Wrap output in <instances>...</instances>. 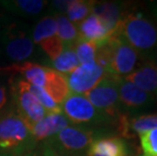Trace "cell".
Segmentation results:
<instances>
[{"label": "cell", "mask_w": 157, "mask_h": 156, "mask_svg": "<svg viewBox=\"0 0 157 156\" xmlns=\"http://www.w3.org/2000/svg\"><path fill=\"white\" fill-rule=\"evenodd\" d=\"M113 34L121 36L143 58H153L157 53V26L140 12L124 15Z\"/></svg>", "instance_id": "cell-1"}, {"label": "cell", "mask_w": 157, "mask_h": 156, "mask_svg": "<svg viewBox=\"0 0 157 156\" xmlns=\"http://www.w3.org/2000/svg\"><path fill=\"white\" fill-rule=\"evenodd\" d=\"M141 56L121 36L112 34L109 42L98 50L95 62L105 69L106 74L126 77L135 71Z\"/></svg>", "instance_id": "cell-2"}, {"label": "cell", "mask_w": 157, "mask_h": 156, "mask_svg": "<svg viewBox=\"0 0 157 156\" xmlns=\"http://www.w3.org/2000/svg\"><path fill=\"white\" fill-rule=\"evenodd\" d=\"M36 142L29 129L15 112L0 118V149L13 154L34 149Z\"/></svg>", "instance_id": "cell-3"}, {"label": "cell", "mask_w": 157, "mask_h": 156, "mask_svg": "<svg viewBox=\"0 0 157 156\" xmlns=\"http://www.w3.org/2000/svg\"><path fill=\"white\" fill-rule=\"evenodd\" d=\"M98 137V132L90 127L69 125L54 137L45 141L43 145L74 156L86 153L89 145Z\"/></svg>", "instance_id": "cell-4"}, {"label": "cell", "mask_w": 157, "mask_h": 156, "mask_svg": "<svg viewBox=\"0 0 157 156\" xmlns=\"http://www.w3.org/2000/svg\"><path fill=\"white\" fill-rule=\"evenodd\" d=\"M61 112L70 123L80 126L108 125L115 119L101 112L84 95L69 93L61 105Z\"/></svg>", "instance_id": "cell-5"}, {"label": "cell", "mask_w": 157, "mask_h": 156, "mask_svg": "<svg viewBox=\"0 0 157 156\" xmlns=\"http://www.w3.org/2000/svg\"><path fill=\"white\" fill-rule=\"evenodd\" d=\"M85 97L99 109L113 119L121 117V101L119 97L117 77L106 74L101 81L86 93Z\"/></svg>", "instance_id": "cell-6"}, {"label": "cell", "mask_w": 157, "mask_h": 156, "mask_svg": "<svg viewBox=\"0 0 157 156\" xmlns=\"http://www.w3.org/2000/svg\"><path fill=\"white\" fill-rule=\"evenodd\" d=\"M10 92L15 107V112L21 117L29 130L48 114L38 99L25 87L23 79L12 82Z\"/></svg>", "instance_id": "cell-7"}, {"label": "cell", "mask_w": 157, "mask_h": 156, "mask_svg": "<svg viewBox=\"0 0 157 156\" xmlns=\"http://www.w3.org/2000/svg\"><path fill=\"white\" fill-rule=\"evenodd\" d=\"M106 75L98 63L89 62L80 64L75 70L65 75L70 93L85 95Z\"/></svg>", "instance_id": "cell-8"}, {"label": "cell", "mask_w": 157, "mask_h": 156, "mask_svg": "<svg viewBox=\"0 0 157 156\" xmlns=\"http://www.w3.org/2000/svg\"><path fill=\"white\" fill-rule=\"evenodd\" d=\"M5 52L12 61L21 63L32 56L35 43L22 29L15 24L7 26L2 36Z\"/></svg>", "instance_id": "cell-9"}, {"label": "cell", "mask_w": 157, "mask_h": 156, "mask_svg": "<svg viewBox=\"0 0 157 156\" xmlns=\"http://www.w3.org/2000/svg\"><path fill=\"white\" fill-rule=\"evenodd\" d=\"M121 105L132 111L148 108L154 104V96L137 87L124 77H117Z\"/></svg>", "instance_id": "cell-10"}, {"label": "cell", "mask_w": 157, "mask_h": 156, "mask_svg": "<svg viewBox=\"0 0 157 156\" xmlns=\"http://www.w3.org/2000/svg\"><path fill=\"white\" fill-rule=\"evenodd\" d=\"M76 28L79 39L91 42L98 46V48L105 46L113 34L102 19L94 13L89 14L84 21L79 22Z\"/></svg>", "instance_id": "cell-11"}, {"label": "cell", "mask_w": 157, "mask_h": 156, "mask_svg": "<svg viewBox=\"0 0 157 156\" xmlns=\"http://www.w3.org/2000/svg\"><path fill=\"white\" fill-rule=\"evenodd\" d=\"M71 125L62 112H48L41 121L31 128L32 136L36 143L49 140L67 126Z\"/></svg>", "instance_id": "cell-12"}, {"label": "cell", "mask_w": 157, "mask_h": 156, "mask_svg": "<svg viewBox=\"0 0 157 156\" xmlns=\"http://www.w3.org/2000/svg\"><path fill=\"white\" fill-rule=\"evenodd\" d=\"M124 78L142 90L157 95V68L151 60L142 62L135 71Z\"/></svg>", "instance_id": "cell-13"}, {"label": "cell", "mask_w": 157, "mask_h": 156, "mask_svg": "<svg viewBox=\"0 0 157 156\" xmlns=\"http://www.w3.org/2000/svg\"><path fill=\"white\" fill-rule=\"evenodd\" d=\"M86 156H127L128 145L119 137L96 138L86 151Z\"/></svg>", "instance_id": "cell-14"}, {"label": "cell", "mask_w": 157, "mask_h": 156, "mask_svg": "<svg viewBox=\"0 0 157 156\" xmlns=\"http://www.w3.org/2000/svg\"><path fill=\"white\" fill-rule=\"evenodd\" d=\"M0 72L19 73L28 83L39 86V87H44L46 84L48 67H44L42 65L32 62H23L14 63L8 67L0 68Z\"/></svg>", "instance_id": "cell-15"}, {"label": "cell", "mask_w": 157, "mask_h": 156, "mask_svg": "<svg viewBox=\"0 0 157 156\" xmlns=\"http://www.w3.org/2000/svg\"><path fill=\"white\" fill-rule=\"evenodd\" d=\"M119 121V127L121 128V132L124 135H128L130 133L141 135L147 131L157 129V114L142 115L132 119H128L121 115Z\"/></svg>", "instance_id": "cell-16"}, {"label": "cell", "mask_w": 157, "mask_h": 156, "mask_svg": "<svg viewBox=\"0 0 157 156\" xmlns=\"http://www.w3.org/2000/svg\"><path fill=\"white\" fill-rule=\"evenodd\" d=\"M43 88L59 105H62L64 99L70 93L65 75L57 72L52 68H48L46 84Z\"/></svg>", "instance_id": "cell-17"}, {"label": "cell", "mask_w": 157, "mask_h": 156, "mask_svg": "<svg viewBox=\"0 0 157 156\" xmlns=\"http://www.w3.org/2000/svg\"><path fill=\"white\" fill-rule=\"evenodd\" d=\"M92 13H94L102 19V21L108 25L109 31L113 32L116 26L118 25L120 21L123 18V14L121 6L116 3H96L94 2L92 7Z\"/></svg>", "instance_id": "cell-18"}, {"label": "cell", "mask_w": 157, "mask_h": 156, "mask_svg": "<svg viewBox=\"0 0 157 156\" xmlns=\"http://www.w3.org/2000/svg\"><path fill=\"white\" fill-rule=\"evenodd\" d=\"M5 9L21 16H33L39 14L47 4L42 0H8L0 1Z\"/></svg>", "instance_id": "cell-19"}, {"label": "cell", "mask_w": 157, "mask_h": 156, "mask_svg": "<svg viewBox=\"0 0 157 156\" xmlns=\"http://www.w3.org/2000/svg\"><path fill=\"white\" fill-rule=\"evenodd\" d=\"M52 69L63 75H67L80 65L73 47H64L58 57L51 61Z\"/></svg>", "instance_id": "cell-20"}, {"label": "cell", "mask_w": 157, "mask_h": 156, "mask_svg": "<svg viewBox=\"0 0 157 156\" xmlns=\"http://www.w3.org/2000/svg\"><path fill=\"white\" fill-rule=\"evenodd\" d=\"M57 19V36L64 47H73L79 39L77 28L64 15H59Z\"/></svg>", "instance_id": "cell-21"}, {"label": "cell", "mask_w": 157, "mask_h": 156, "mask_svg": "<svg viewBox=\"0 0 157 156\" xmlns=\"http://www.w3.org/2000/svg\"><path fill=\"white\" fill-rule=\"evenodd\" d=\"M94 2L93 1H85V0H73L68 1L66 13L67 18L70 21L79 24L92 13V7Z\"/></svg>", "instance_id": "cell-22"}, {"label": "cell", "mask_w": 157, "mask_h": 156, "mask_svg": "<svg viewBox=\"0 0 157 156\" xmlns=\"http://www.w3.org/2000/svg\"><path fill=\"white\" fill-rule=\"evenodd\" d=\"M57 36V19L52 16H46L36 25L33 31V41L40 44L42 41Z\"/></svg>", "instance_id": "cell-23"}, {"label": "cell", "mask_w": 157, "mask_h": 156, "mask_svg": "<svg viewBox=\"0 0 157 156\" xmlns=\"http://www.w3.org/2000/svg\"><path fill=\"white\" fill-rule=\"evenodd\" d=\"M23 85H25V87L38 99L40 104L43 105V108L47 111V112H62L61 105H59L57 102H55L54 99L47 93L43 87H39V86L29 84L25 80H23Z\"/></svg>", "instance_id": "cell-24"}, {"label": "cell", "mask_w": 157, "mask_h": 156, "mask_svg": "<svg viewBox=\"0 0 157 156\" xmlns=\"http://www.w3.org/2000/svg\"><path fill=\"white\" fill-rule=\"evenodd\" d=\"M75 54L80 64L89 62H95L96 55H98V46L91 42L84 41V40L78 39L73 46Z\"/></svg>", "instance_id": "cell-25"}, {"label": "cell", "mask_w": 157, "mask_h": 156, "mask_svg": "<svg viewBox=\"0 0 157 156\" xmlns=\"http://www.w3.org/2000/svg\"><path fill=\"white\" fill-rule=\"evenodd\" d=\"M139 136L142 156H157V129L147 131Z\"/></svg>", "instance_id": "cell-26"}, {"label": "cell", "mask_w": 157, "mask_h": 156, "mask_svg": "<svg viewBox=\"0 0 157 156\" xmlns=\"http://www.w3.org/2000/svg\"><path fill=\"white\" fill-rule=\"evenodd\" d=\"M40 47L42 48V50L44 51L47 56L50 58V60L53 61L61 54V52L64 49L62 42L60 41V39L57 36H52L50 39L44 40L40 43Z\"/></svg>", "instance_id": "cell-27"}, {"label": "cell", "mask_w": 157, "mask_h": 156, "mask_svg": "<svg viewBox=\"0 0 157 156\" xmlns=\"http://www.w3.org/2000/svg\"><path fill=\"white\" fill-rule=\"evenodd\" d=\"M42 156H74V155H70L67 153H64V152L56 150V149L50 147V146L43 145Z\"/></svg>", "instance_id": "cell-28"}, {"label": "cell", "mask_w": 157, "mask_h": 156, "mask_svg": "<svg viewBox=\"0 0 157 156\" xmlns=\"http://www.w3.org/2000/svg\"><path fill=\"white\" fill-rule=\"evenodd\" d=\"M7 102V91L4 85L0 84V111L5 107Z\"/></svg>", "instance_id": "cell-29"}, {"label": "cell", "mask_w": 157, "mask_h": 156, "mask_svg": "<svg viewBox=\"0 0 157 156\" xmlns=\"http://www.w3.org/2000/svg\"><path fill=\"white\" fill-rule=\"evenodd\" d=\"M14 156H42L41 153L39 151H36V149H31V150H26V151H22L19 152V153L13 154Z\"/></svg>", "instance_id": "cell-30"}, {"label": "cell", "mask_w": 157, "mask_h": 156, "mask_svg": "<svg viewBox=\"0 0 157 156\" xmlns=\"http://www.w3.org/2000/svg\"><path fill=\"white\" fill-rule=\"evenodd\" d=\"M0 156H14L13 153L8 151H0Z\"/></svg>", "instance_id": "cell-31"}, {"label": "cell", "mask_w": 157, "mask_h": 156, "mask_svg": "<svg viewBox=\"0 0 157 156\" xmlns=\"http://www.w3.org/2000/svg\"><path fill=\"white\" fill-rule=\"evenodd\" d=\"M156 68H157V65H156Z\"/></svg>", "instance_id": "cell-32"}, {"label": "cell", "mask_w": 157, "mask_h": 156, "mask_svg": "<svg viewBox=\"0 0 157 156\" xmlns=\"http://www.w3.org/2000/svg\"><path fill=\"white\" fill-rule=\"evenodd\" d=\"M127 156H128V155H127Z\"/></svg>", "instance_id": "cell-33"}]
</instances>
